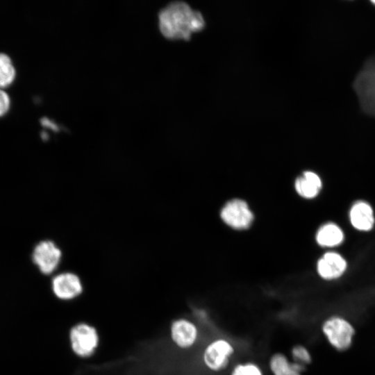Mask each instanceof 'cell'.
Instances as JSON below:
<instances>
[{"label":"cell","instance_id":"7a4b0ae2","mask_svg":"<svg viewBox=\"0 0 375 375\" xmlns=\"http://www.w3.org/2000/svg\"><path fill=\"white\" fill-rule=\"evenodd\" d=\"M353 87L362 111L375 117V54L365 60Z\"/></svg>","mask_w":375,"mask_h":375},{"label":"cell","instance_id":"e0dca14e","mask_svg":"<svg viewBox=\"0 0 375 375\" xmlns=\"http://www.w3.org/2000/svg\"><path fill=\"white\" fill-rule=\"evenodd\" d=\"M292 356L294 362L303 365L311 362V356L306 348L301 345H296L292 349Z\"/></svg>","mask_w":375,"mask_h":375},{"label":"cell","instance_id":"9c48e42d","mask_svg":"<svg viewBox=\"0 0 375 375\" xmlns=\"http://www.w3.org/2000/svg\"><path fill=\"white\" fill-rule=\"evenodd\" d=\"M170 331L173 342L182 349L192 347L199 335L196 325L186 319H178L173 322Z\"/></svg>","mask_w":375,"mask_h":375},{"label":"cell","instance_id":"8fae6325","mask_svg":"<svg viewBox=\"0 0 375 375\" xmlns=\"http://www.w3.org/2000/svg\"><path fill=\"white\" fill-rule=\"evenodd\" d=\"M350 220L354 228L360 231H369L374 225V219L371 206L365 201H358L350 210Z\"/></svg>","mask_w":375,"mask_h":375},{"label":"cell","instance_id":"6da1fadb","mask_svg":"<svg viewBox=\"0 0 375 375\" xmlns=\"http://www.w3.org/2000/svg\"><path fill=\"white\" fill-rule=\"evenodd\" d=\"M158 20L161 33L169 39L188 40L205 26L202 15L183 1L167 5L159 12Z\"/></svg>","mask_w":375,"mask_h":375},{"label":"cell","instance_id":"ac0fdd59","mask_svg":"<svg viewBox=\"0 0 375 375\" xmlns=\"http://www.w3.org/2000/svg\"><path fill=\"white\" fill-rule=\"evenodd\" d=\"M10 107V99L8 94L0 88V117L6 114Z\"/></svg>","mask_w":375,"mask_h":375},{"label":"cell","instance_id":"277c9868","mask_svg":"<svg viewBox=\"0 0 375 375\" xmlns=\"http://www.w3.org/2000/svg\"><path fill=\"white\" fill-rule=\"evenodd\" d=\"M98 340L95 328L86 324H77L70 331L72 348L75 353L82 357L93 353L97 347Z\"/></svg>","mask_w":375,"mask_h":375},{"label":"cell","instance_id":"2e32d148","mask_svg":"<svg viewBox=\"0 0 375 375\" xmlns=\"http://www.w3.org/2000/svg\"><path fill=\"white\" fill-rule=\"evenodd\" d=\"M231 375H263L260 367L253 362L237 365Z\"/></svg>","mask_w":375,"mask_h":375},{"label":"cell","instance_id":"4fadbf2b","mask_svg":"<svg viewBox=\"0 0 375 375\" xmlns=\"http://www.w3.org/2000/svg\"><path fill=\"white\" fill-rule=\"evenodd\" d=\"M344 239L342 230L335 224L328 223L322 226L317 233L316 240L323 247H335Z\"/></svg>","mask_w":375,"mask_h":375},{"label":"cell","instance_id":"8992f818","mask_svg":"<svg viewBox=\"0 0 375 375\" xmlns=\"http://www.w3.org/2000/svg\"><path fill=\"white\" fill-rule=\"evenodd\" d=\"M61 256V251L52 241L44 240L35 246L33 261L42 273L50 274L58 267Z\"/></svg>","mask_w":375,"mask_h":375},{"label":"cell","instance_id":"3957f363","mask_svg":"<svg viewBox=\"0 0 375 375\" xmlns=\"http://www.w3.org/2000/svg\"><path fill=\"white\" fill-rule=\"evenodd\" d=\"M234 348L226 340L217 339L206 347L203 360L206 366L213 372H219L228 366Z\"/></svg>","mask_w":375,"mask_h":375},{"label":"cell","instance_id":"ba28073f","mask_svg":"<svg viewBox=\"0 0 375 375\" xmlns=\"http://www.w3.org/2000/svg\"><path fill=\"white\" fill-rule=\"evenodd\" d=\"M52 290L59 299L69 300L78 296L83 290L80 278L74 273L65 272L56 275L52 280Z\"/></svg>","mask_w":375,"mask_h":375},{"label":"cell","instance_id":"d6986e66","mask_svg":"<svg viewBox=\"0 0 375 375\" xmlns=\"http://www.w3.org/2000/svg\"><path fill=\"white\" fill-rule=\"evenodd\" d=\"M372 3L375 5V1H372Z\"/></svg>","mask_w":375,"mask_h":375},{"label":"cell","instance_id":"9a60e30c","mask_svg":"<svg viewBox=\"0 0 375 375\" xmlns=\"http://www.w3.org/2000/svg\"><path fill=\"white\" fill-rule=\"evenodd\" d=\"M15 77V69L8 56L0 53V88L10 85Z\"/></svg>","mask_w":375,"mask_h":375},{"label":"cell","instance_id":"5b68a950","mask_svg":"<svg viewBox=\"0 0 375 375\" xmlns=\"http://www.w3.org/2000/svg\"><path fill=\"white\" fill-rule=\"evenodd\" d=\"M323 331L330 343L336 349L344 350L351 344L354 330L344 319L333 317L323 326Z\"/></svg>","mask_w":375,"mask_h":375},{"label":"cell","instance_id":"7c38bea8","mask_svg":"<svg viewBox=\"0 0 375 375\" xmlns=\"http://www.w3.org/2000/svg\"><path fill=\"white\" fill-rule=\"evenodd\" d=\"M322 188V181L317 174L312 172H305L297 178L295 189L301 197L312 199L316 197Z\"/></svg>","mask_w":375,"mask_h":375},{"label":"cell","instance_id":"5bb4252c","mask_svg":"<svg viewBox=\"0 0 375 375\" xmlns=\"http://www.w3.org/2000/svg\"><path fill=\"white\" fill-rule=\"evenodd\" d=\"M269 364L273 375H301L294 368L292 362L281 353L273 354Z\"/></svg>","mask_w":375,"mask_h":375},{"label":"cell","instance_id":"52a82bcc","mask_svg":"<svg viewBox=\"0 0 375 375\" xmlns=\"http://www.w3.org/2000/svg\"><path fill=\"white\" fill-rule=\"evenodd\" d=\"M221 217L228 225L238 229L249 227L253 220L247 204L240 199L228 202L222 210Z\"/></svg>","mask_w":375,"mask_h":375},{"label":"cell","instance_id":"30bf717a","mask_svg":"<svg viewBox=\"0 0 375 375\" xmlns=\"http://www.w3.org/2000/svg\"><path fill=\"white\" fill-rule=\"evenodd\" d=\"M317 272L325 279L340 277L347 268L345 260L338 253L328 252L317 262Z\"/></svg>","mask_w":375,"mask_h":375}]
</instances>
